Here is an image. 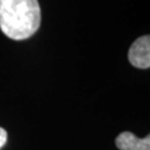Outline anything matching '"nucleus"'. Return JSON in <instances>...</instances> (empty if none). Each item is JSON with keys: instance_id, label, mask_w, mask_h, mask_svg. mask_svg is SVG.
<instances>
[{"instance_id": "f257e3e1", "label": "nucleus", "mask_w": 150, "mask_h": 150, "mask_svg": "<svg viewBox=\"0 0 150 150\" xmlns=\"http://www.w3.org/2000/svg\"><path fill=\"white\" fill-rule=\"evenodd\" d=\"M38 0H0V29L8 38L25 40L40 27Z\"/></svg>"}, {"instance_id": "f03ea898", "label": "nucleus", "mask_w": 150, "mask_h": 150, "mask_svg": "<svg viewBox=\"0 0 150 150\" xmlns=\"http://www.w3.org/2000/svg\"><path fill=\"white\" fill-rule=\"evenodd\" d=\"M128 58L130 64L139 69L150 67V37L142 36L138 38L129 49Z\"/></svg>"}, {"instance_id": "7ed1b4c3", "label": "nucleus", "mask_w": 150, "mask_h": 150, "mask_svg": "<svg viewBox=\"0 0 150 150\" xmlns=\"http://www.w3.org/2000/svg\"><path fill=\"white\" fill-rule=\"evenodd\" d=\"M116 146L119 150H150V136L140 139L132 132L125 131L116 138Z\"/></svg>"}, {"instance_id": "20e7f679", "label": "nucleus", "mask_w": 150, "mask_h": 150, "mask_svg": "<svg viewBox=\"0 0 150 150\" xmlns=\"http://www.w3.org/2000/svg\"><path fill=\"white\" fill-rule=\"evenodd\" d=\"M7 142V131L0 127V149L6 145Z\"/></svg>"}]
</instances>
